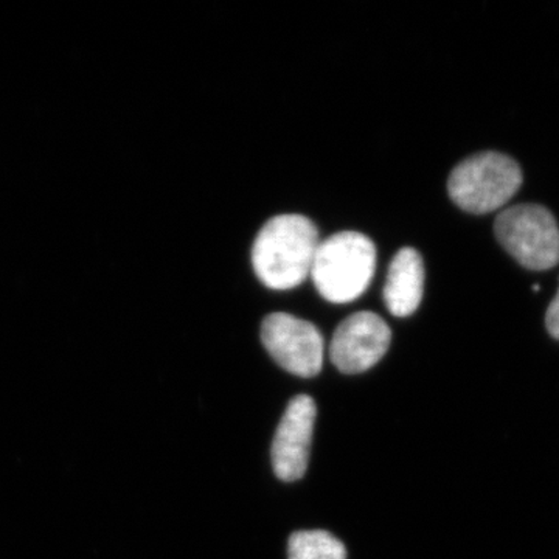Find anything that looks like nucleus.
<instances>
[{
    "mask_svg": "<svg viewBox=\"0 0 559 559\" xmlns=\"http://www.w3.org/2000/svg\"><path fill=\"white\" fill-rule=\"evenodd\" d=\"M319 245L318 227L307 216H274L253 241V271L267 288H296L310 277Z\"/></svg>",
    "mask_w": 559,
    "mask_h": 559,
    "instance_id": "obj_1",
    "label": "nucleus"
},
{
    "mask_svg": "<svg viewBox=\"0 0 559 559\" xmlns=\"http://www.w3.org/2000/svg\"><path fill=\"white\" fill-rule=\"evenodd\" d=\"M377 267V248L359 231H340L320 241L311 278L331 304H348L369 288Z\"/></svg>",
    "mask_w": 559,
    "mask_h": 559,
    "instance_id": "obj_2",
    "label": "nucleus"
},
{
    "mask_svg": "<svg viewBox=\"0 0 559 559\" xmlns=\"http://www.w3.org/2000/svg\"><path fill=\"white\" fill-rule=\"evenodd\" d=\"M522 180L516 160L485 151L460 162L448 180V191L460 209L481 215L503 207L521 189Z\"/></svg>",
    "mask_w": 559,
    "mask_h": 559,
    "instance_id": "obj_3",
    "label": "nucleus"
},
{
    "mask_svg": "<svg viewBox=\"0 0 559 559\" xmlns=\"http://www.w3.org/2000/svg\"><path fill=\"white\" fill-rule=\"evenodd\" d=\"M503 249L532 271H546L559 261V227L549 210L535 204L503 210L495 224Z\"/></svg>",
    "mask_w": 559,
    "mask_h": 559,
    "instance_id": "obj_4",
    "label": "nucleus"
},
{
    "mask_svg": "<svg viewBox=\"0 0 559 559\" xmlns=\"http://www.w3.org/2000/svg\"><path fill=\"white\" fill-rule=\"evenodd\" d=\"M261 341L275 362L301 378L316 377L323 366V337L307 320L274 312L263 320Z\"/></svg>",
    "mask_w": 559,
    "mask_h": 559,
    "instance_id": "obj_5",
    "label": "nucleus"
},
{
    "mask_svg": "<svg viewBox=\"0 0 559 559\" xmlns=\"http://www.w3.org/2000/svg\"><path fill=\"white\" fill-rule=\"evenodd\" d=\"M392 331L371 311H359L342 320L334 331L330 358L342 373H360L380 362L388 353Z\"/></svg>",
    "mask_w": 559,
    "mask_h": 559,
    "instance_id": "obj_6",
    "label": "nucleus"
},
{
    "mask_svg": "<svg viewBox=\"0 0 559 559\" xmlns=\"http://www.w3.org/2000/svg\"><path fill=\"white\" fill-rule=\"evenodd\" d=\"M314 421L311 396L299 395L290 401L272 443V466L280 480L296 481L307 473Z\"/></svg>",
    "mask_w": 559,
    "mask_h": 559,
    "instance_id": "obj_7",
    "label": "nucleus"
},
{
    "mask_svg": "<svg viewBox=\"0 0 559 559\" xmlns=\"http://www.w3.org/2000/svg\"><path fill=\"white\" fill-rule=\"evenodd\" d=\"M425 290V264L414 248H403L390 263L384 285V304L390 314L407 318L421 304Z\"/></svg>",
    "mask_w": 559,
    "mask_h": 559,
    "instance_id": "obj_8",
    "label": "nucleus"
},
{
    "mask_svg": "<svg viewBox=\"0 0 559 559\" xmlns=\"http://www.w3.org/2000/svg\"><path fill=\"white\" fill-rule=\"evenodd\" d=\"M289 559H347V550L340 539L322 530L296 532L289 538Z\"/></svg>",
    "mask_w": 559,
    "mask_h": 559,
    "instance_id": "obj_9",
    "label": "nucleus"
},
{
    "mask_svg": "<svg viewBox=\"0 0 559 559\" xmlns=\"http://www.w3.org/2000/svg\"><path fill=\"white\" fill-rule=\"evenodd\" d=\"M547 330L555 340H559V290L557 297L551 301L546 316Z\"/></svg>",
    "mask_w": 559,
    "mask_h": 559,
    "instance_id": "obj_10",
    "label": "nucleus"
}]
</instances>
